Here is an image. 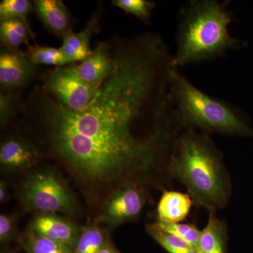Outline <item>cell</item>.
I'll return each instance as SVG.
<instances>
[{"mask_svg": "<svg viewBox=\"0 0 253 253\" xmlns=\"http://www.w3.org/2000/svg\"><path fill=\"white\" fill-rule=\"evenodd\" d=\"M34 11L46 29L62 40L73 31V18L61 0H35Z\"/></svg>", "mask_w": 253, "mask_h": 253, "instance_id": "cell-13", "label": "cell"}, {"mask_svg": "<svg viewBox=\"0 0 253 253\" xmlns=\"http://www.w3.org/2000/svg\"><path fill=\"white\" fill-rule=\"evenodd\" d=\"M26 53L29 59L37 66L46 65L62 67L70 64L60 47L41 46L36 44L35 45L28 46Z\"/></svg>", "mask_w": 253, "mask_h": 253, "instance_id": "cell-20", "label": "cell"}, {"mask_svg": "<svg viewBox=\"0 0 253 253\" xmlns=\"http://www.w3.org/2000/svg\"><path fill=\"white\" fill-rule=\"evenodd\" d=\"M98 253H122L113 245L111 240L108 241L106 244L101 248Z\"/></svg>", "mask_w": 253, "mask_h": 253, "instance_id": "cell-27", "label": "cell"}, {"mask_svg": "<svg viewBox=\"0 0 253 253\" xmlns=\"http://www.w3.org/2000/svg\"><path fill=\"white\" fill-rule=\"evenodd\" d=\"M1 253H18L14 251H11V250L9 249H3L2 251H1Z\"/></svg>", "mask_w": 253, "mask_h": 253, "instance_id": "cell-28", "label": "cell"}, {"mask_svg": "<svg viewBox=\"0 0 253 253\" xmlns=\"http://www.w3.org/2000/svg\"><path fill=\"white\" fill-rule=\"evenodd\" d=\"M156 223L162 230L184 240L197 251L201 230L195 224L184 223L169 224L158 221Z\"/></svg>", "mask_w": 253, "mask_h": 253, "instance_id": "cell-22", "label": "cell"}, {"mask_svg": "<svg viewBox=\"0 0 253 253\" xmlns=\"http://www.w3.org/2000/svg\"><path fill=\"white\" fill-rule=\"evenodd\" d=\"M226 4L215 0H194L184 6L172 68L215 59L238 47L239 41L229 33L233 18Z\"/></svg>", "mask_w": 253, "mask_h": 253, "instance_id": "cell-3", "label": "cell"}, {"mask_svg": "<svg viewBox=\"0 0 253 253\" xmlns=\"http://www.w3.org/2000/svg\"><path fill=\"white\" fill-rule=\"evenodd\" d=\"M18 244L26 253H73V248L51 241L26 229L20 236Z\"/></svg>", "mask_w": 253, "mask_h": 253, "instance_id": "cell-18", "label": "cell"}, {"mask_svg": "<svg viewBox=\"0 0 253 253\" xmlns=\"http://www.w3.org/2000/svg\"><path fill=\"white\" fill-rule=\"evenodd\" d=\"M72 66L83 81L99 89L112 71L113 54L111 40L98 42L87 58L79 64H72Z\"/></svg>", "mask_w": 253, "mask_h": 253, "instance_id": "cell-11", "label": "cell"}, {"mask_svg": "<svg viewBox=\"0 0 253 253\" xmlns=\"http://www.w3.org/2000/svg\"><path fill=\"white\" fill-rule=\"evenodd\" d=\"M146 230L168 253H198L197 251L184 240L162 230L156 222L148 224Z\"/></svg>", "mask_w": 253, "mask_h": 253, "instance_id": "cell-19", "label": "cell"}, {"mask_svg": "<svg viewBox=\"0 0 253 253\" xmlns=\"http://www.w3.org/2000/svg\"><path fill=\"white\" fill-rule=\"evenodd\" d=\"M31 39H35V35L30 25L21 20L1 21L0 41L3 47L17 49L22 44L28 46Z\"/></svg>", "mask_w": 253, "mask_h": 253, "instance_id": "cell-16", "label": "cell"}, {"mask_svg": "<svg viewBox=\"0 0 253 253\" xmlns=\"http://www.w3.org/2000/svg\"><path fill=\"white\" fill-rule=\"evenodd\" d=\"M18 219L19 216L14 214H4L0 215V243L7 245L15 240H18Z\"/></svg>", "mask_w": 253, "mask_h": 253, "instance_id": "cell-25", "label": "cell"}, {"mask_svg": "<svg viewBox=\"0 0 253 253\" xmlns=\"http://www.w3.org/2000/svg\"><path fill=\"white\" fill-rule=\"evenodd\" d=\"M111 240L108 228L94 221L83 226V231L73 253H98Z\"/></svg>", "mask_w": 253, "mask_h": 253, "instance_id": "cell-17", "label": "cell"}, {"mask_svg": "<svg viewBox=\"0 0 253 253\" xmlns=\"http://www.w3.org/2000/svg\"><path fill=\"white\" fill-rule=\"evenodd\" d=\"M9 187L6 181L2 179L0 181V203L4 204L9 200Z\"/></svg>", "mask_w": 253, "mask_h": 253, "instance_id": "cell-26", "label": "cell"}, {"mask_svg": "<svg viewBox=\"0 0 253 253\" xmlns=\"http://www.w3.org/2000/svg\"><path fill=\"white\" fill-rule=\"evenodd\" d=\"M148 195L144 183H126L105 200L94 221L108 229L136 221L147 202Z\"/></svg>", "mask_w": 253, "mask_h": 253, "instance_id": "cell-6", "label": "cell"}, {"mask_svg": "<svg viewBox=\"0 0 253 253\" xmlns=\"http://www.w3.org/2000/svg\"><path fill=\"white\" fill-rule=\"evenodd\" d=\"M169 91L181 127L205 133L253 137V129L230 106L212 99L171 67Z\"/></svg>", "mask_w": 253, "mask_h": 253, "instance_id": "cell-4", "label": "cell"}, {"mask_svg": "<svg viewBox=\"0 0 253 253\" xmlns=\"http://www.w3.org/2000/svg\"><path fill=\"white\" fill-rule=\"evenodd\" d=\"M42 86L63 107L73 111L85 109L98 89L83 81L72 64L56 67L41 76Z\"/></svg>", "mask_w": 253, "mask_h": 253, "instance_id": "cell-7", "label": "cell"}, {"mask_svg": "<svg viewBox=\"0 0 253 253\" xmlns=\"http://www.w3.org/2000/svg\"><path fill=\"white\" fill-rule=\"evenodd\" d=\"M193 201L189 194L175 191H164L156 208L157 221L176 224L189 215Z\"/></svg>", "mask_w": 253, "mask_h": 253, "instance_id": "cell-14", "label": "cell"}, {"mask_svg": "<svg viewBox=\"0 0 253 253\" xmlns=\"http://www.w3.org/2000/svg\"><path fill=\"white\" fill-rule=\"evenodd\" d=\"M21 92L1 91L0 92V124L5 127L17 116Z\"/></svg>", "mask_w": 253, "mask_h": 253, "instance_id": "cell-24", "label": "cell"}, {"mask_svg": "<svg viewBox=\"0 0 253 253\" xmlns=\"http://www.w3.org/2000/svg\"><path fill=\"white\" fill-rule=\"evenodd\" d=\"M83 226L69 217L55 213H38L32 218L27 229L53 241L74 249Z\"/></svg>", "mask_w": 253, "mask_h": 253, "instance_id": "cell-10", "label": "cell"}, {"mask_svg": "<svg viewBox=\"0 0 253 253\" xmlns=\"http://www.w3.org/2000/svg\"><path fill=\"white\" fill-rule=\"evenodd\" d=\"M112 4L126 14L134 15L145 23H149L155 3L147 0H113Z\"/></svg>", "mask_w": 253, "mask_h": 253, "instance_id": "cell-23", "label": "cell"}, {"mask_svg": "<svg viewBox=\"0 0 253 253\" xmlns=\"http://www.w3.org/2000/svg\"><path fill=\"white\" fill-rule=\"evenodd\" d=\"M33 10V2L29 0H2L0 2V21L21 20L30 25L28 16Z\"/></svg>", "mask_w": 253, "mask_h": 253, "instance_id": "cell-21", "label": "cell"}, {"mask_svg": "<svg viewBox=\"0 0 253 253\" xmlns=\"http://www.w3.org/2000/svg\"><path fill=\"white\" fill-rule=\"evenodd\" d=\"M20 204L26 212L76 215L78 201L62 174L53 168L28 171L18 189Z\"/></svg>", "mask_w": 253, "mask_h": 253, "instance_id": "cell-5", "label": "cell"}, {"mask_svg": "<svg viewBox=\"0 0 253 253\" xmlns=\"http://www.w3.org/2000/svg\"><path fill=\"white\" fill-rule=\"evenodd\" d=\"M38 66L19 49L1 46L0 51L1 91L21 92L36 77Z\"/></svg>", "mask_w": 253, "mask_h": 253, "instance_id": "cell-8", "label": "cell"}, {"mask_svg": "<svg viewBox=\"0 0 253 253\" xmlns=\"http://www.w3.org/2000/svg\"><path fill=\"white\" fill-rule=\"evenodd\" d=\"M112 71L90 104L73 111L37 84L17 116L37 145L62 165L86 198L102 204L129 181L148 184L167 172L181 126L170 91L172 56L162 38L113 37Z\"/></svg>", "mask_w": 253, "mask_h": 253, "instance_id": "cell-1", "label": "cell"}, {"mask_svg": "<svg viewBox=\"0 0 253 253\" xmlns=\"http://www.w3.org/2000/svg\"><path fill=\"white\" fill-rule=\"evenodd\" d=\"M227 228L226 224L210 212L207 224L201 231L198 253H226Z\"/></svg>", "mask_w": 253, "mask_h": 253, "instance_id": "cell-15", "label": "cell"}, {"mask_svg": "<svg viewBox=\"0 0 253 253\" xmlns=\"http://www.w3.org/2000/svg\"><path fill=\"white\" fill-rule=\"evenodd\" d=\"M101 14V9L99 8L89 18L83 31L77 33L71 31L63 37L60 49L70 64L81 62L90 55L89 43L92 36L99 31Z\"/></svg>", "mask_w": 253, "mask_h": 253, "instance_id": "cell-12", "label": "cell"}, {"mask_svg": "<svg viewBox=\"0 0 253 253\" xmlns=\"http://www.w3.org/2000/svg\"><path fill=\"white\" fill-rule=\"evenodd\" d=\"M168 175L186 186L194 204L217 212L230 199L231 186L222 157L206 133L185 129L176 137Z\"/></svg>", "mask_w": 253, "mask_h": 253, "instance_id": "cell-2", "label": "cell"}, {"mask_svg": "<svg viewBox=\"0 0 253 253\" xmlns=\"http://www.w3.org/2000/svg\"><path fill=\"white\" fill-rule=\"evenodd\" d=\"M42 152L38 145L24 136H6L0 145V166L2 172H28L39 163Z\"/></svg>", "mask_w": 253, "mask_h": 253, "instance_id": "cell-9", "label": "cell"}]
</instances>
